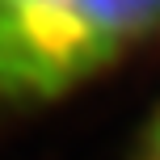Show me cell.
I'll return each instance as SVG.
<instances>
[{
	"mask_svg": "<svg viewBox=\"0 0 160 160\" xmlns=\"http://www.w3.org/2000/svg\"><path fill=\"white\" fill-rule=\"evenodd\" d=\"M160 38V0H0V118L110 76Z\"/></svg>",
	"mask_w": 160,
	"mask_h": 160,
	"instance_id": "cell-1",
	"label": "cell"
},
{
	"mask_svg": "<svg viewBox=\"0 0 160 160\" xmlns=\"http://www.w3.org/2000/svg\"><path fill=\"white\" fill-rule=\"evenodd\" d=\"M127 160H160V110L148 118V127L139 131V139L131 143V156Z\"/></svg>",
	"mask_w": 160,
	"mask_h": 160,
	"instance_id": "cell-2",
	"label": "cell"
}]
</instances>
